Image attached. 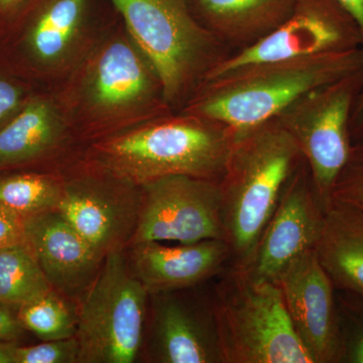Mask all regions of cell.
I'll return each instance as SVG.
<instances>
[{
    "instance_id": "obj_27",
    "label": "cell",
    "mask_w": 363,
    "mask_h": 363,
    "mask_svg": "<svg viewBox=\"0 0 363 363\" xmlns=\"http://www.w3.org/2000/svg\"><path fill=\"white\" fill-rule=\"evenodd\" d=\"M30 98L18 81L0 72V126L20 111Z\"/></svg>"
},
{
    "instance_id": "obj_9",
    "label": "cell",
    "mask_w": 363,
    "mask_h": 363,
    "mask_svg": "<svg viewBox=\"0 0 363 363\" xmlns=\"http://www.w3.org/2000/svg\"><path fill=\"white\" fill-rule=\"evenodd\" d=\"M88 162L63 177L56 210L104 259L128 247L140 217L142 187Z\"/></svg>"
},
{
    "instance_id": "obj_16",
    "label": "cell",
    "mask_w": 363,
    "mask_h": 363,
    "mask_svg": "<svg viewBox=\"0 0 363 363\" xmlns=\"http://www.w3.org/2000/svg\"><path fill=\"white\" fill-rule=\"evenodd\" d=\"M131 271L150 295L175 293L217 276L233 253L225 240H208L175 247L143 242L130 247Z\"/></svg>"
},
{
    "instance_id": "obj_33",
    "label": "cell",
    "mask_w": 363,
    "mask_h": 363,
    "mask_svg": "<svg viewBox=\"0 0 363 363\" xmlns=\"http://www.w3.org/2000/svg\"><path fill=\"white\" fill-rule=\"evenodd\" d=\"M16 345L9 341H0V363H14Z\"/></svg>"
},
{
    "instance_id": "obj_32",
    "label": "cell",
    "mask_w": 363,
    "mask_h": 363,
    "mask_svg": "<svg viewBox=\"0 0 363 363\" xmlns=\"http://www.w3.org/2000/svg\"><path fill=\"white\" fill-rule=\"evenodd\" d=\"M350 125L352 135L363 128V82L351 114Z\"/></svg>"
},
{
    "instance_id": "obj_29",
    "label": "cell",
    "mask_w": 363,
    "mask_h": 363,
    "mask_svg": "<svg viewBox=\"0 0 363 363\" xmlns=\"http://www.w3.org/2000/svg\"><path fill=\"white\" fill-rule=\"evenodd\" d=\"M23 325L6 308L0 305V341L13 342L23 333Z\"/></svg>"
},
{
    "instance_id": "obj_4",
    "label": "cell",
    "mask_w": 363,
    "mask_h": 363,
    "mask_svg": "<svg viewBox=\"0 0 363 363\" xmlns=\"http://www.w3.org/2000/svg\"><path fill=\"white\" fill-rule=\"evenodd\" d=\"M302 152L278 119L236 133L219 180L233 266L250 264Z\"/></svg>"
},
{
    "instance_id": "obj_2",
    "label": "cell",
    "mask_w": 363,
    "mask_h": 363,
    "mask_svg": "<svg viewBox=\"0 0 363 363\" xmlns=\"http://www.w3.org/2000/svg\"><path fill=\"white\" fill-rule=\"evenodd\" d=\"M64 109L94 142L174 112L161 79L128 33L109 35L79 62Z\"/></svg>"
},
{
    "instance_id": "obj_10",
    "label": "cell",
    "mask_w": 363,
    "mask_h": 363,
    "mask_svg": "<svg viewBox=\"0 0 363 363\" xmlns=\"http://www.w3.org/2000/svg\"><path fill=\"white\" fill-rule=\"evenodd\" d=\"M142 205L128 247L143 242L182 245L225 240L218 181L195 177H164L140 186Z\"/></svg>"
},
{
    "instance_id": "obj_24",
    "label": "cell",
    "mask_w": 363,
    "mask_h": 363,
    "mask_svg": "<svg viewBox=\"0 0 363 363\" xmlns=\"http://www.w3.org/2000/svg\"><path fill=\"white\" fill-rule=\"evenodd\" d=\"M341 363H363V296L336 290Z\"/></svg>"
},
{
    "instance_id": "obj_19",
    "label": "cell",
    "mask_w": 363,
    "mask_h": 363,
    "mask_svg": "<svg viewBox=\"0 0 363 363\" xmlns=\"http://www.w3.org/2000/svg\"><path fill=\"white\" fill-rule=\"evenodd\" d=\"M64 107L45 96L30 97L0 126V169L38 161L63 145L68 135Z\"/></svg>"
},
{
    "instance_id": "obj_1",
    "label": "cell",
    "mask_w": 363,
    "mask_h": 363,
    "mask_svg": "<svg viewBox=\"0 0 363 363\" xmlns=\"http://www.w3.org/2000/svg\"><path fill=\"white\" fill-rule=\"evenodd\" d=\"M236 131L186 111H174L95 140L88 162L143 186L183 175L218 181Z\"/></svg>"
},
{
    "instance_id": "obj_23",
    "label": "cell",
    "mask_w": 363,
    "mask_h": 363,
    "mask_svg": "<svg viewBox=\"0 0 363 363\" xmlns=\"http://www.w3.org/2000/svg\"><path fill=\"white\" fill-rule=\"evenodd\" d=\"M77 306L56 291L45 294L21 305L18 320L23 328L40 340L74 337L77 328Z\"/></svg>"
},
{
    "instance_id": "obj_18",
    "label": "cell",
    "mask_w": 363,
    "mask_h": 363,
    "mask_svg": "<svg viewBox=\"0 0 363 363\" xmlns=\"http://www.w3.org/2000/svg\"><path fill=\"white\" fill-rule=\"evenodd\" d=\"M297 0H191L215 39L234 52L264 40L293 13Z\"/></svg>"
},
{
    "instance_id": "obj_3",
    "label": "cell",
    "mask_w": 363,
    "mask_h": 363,
    "mask_svg": "<svg viewBox=\"0 0 363 363\" xmlns=\"http://www.w3.org/2000/svg\"><path fill=\"white\" fill-rule=\"evenodd\" d=\"M362 69V48L241 67L203 82L182 111L240 133L276 118L309 91Z\"/></svg>"
},
{
    "instance_id": "obj_5",
    "label": "cell",
    "mask_w": 363,
    "mask_h": 363,
    "mask_svg": "<svg viewBox=\"0 0 363 363\" xmlns=\"http://www.w3.org/2000/svg\"><path fill=\"white\" fill-rule=\"evenodd\" d=\"M126 30L161 79L174 111L188 104L231 52L196 16L191 0H111Z\"/></svg>"
},
{
    "instance_id": "obj_28",
    "label": "cell",
    "mask_w": 363,
    "mask_h": 363,
    "mask_svg": "<svg viewBox=\"0 0 363 363\" xmlns=\"http://www.w3.org/2000/svg\"><path fill=\"white\" fill-rule=\"evenodd\" d=\"M25 217L0 204V248L26 245Z\"/></svg>"
},
{
    "instance_id": "obj_22",
    "label": "cell",
    "mask_w": 363,
    "mask_h": 363,
    "mask_svg": "<svg viewBox=\"0 0 363 363\" xmlns=\"http://www.w3.org/2000/svg\"><path fill=\"white\" fill-rule=\"evenodd\" d=\"M63 190V177L16 174L0 177V204L23 216L56 210Z\"/></svg>"
},
{
    "instance_id": "obj_30",
    "label": "cell",
    "mask_w": 363,
    "mask_h": 363,
    "mask_svg": "<svg viewBox=\"0 0 363 363\" xmlns=\"http://www.w3.org/2000/svg\"><path fill=\"white\" fill-rule=\"evenodd\" d=\"M32 0H0V21L16 20Z\"/></svg>"
},
{
    "instance_id": "obj_25",
    "label": "cell",
    "mask_w": 363,
    "mask_h": 363,
    "mask_svg": "<svg viewBox=\"0 0 363 363\" xmlns=\"http://www.w3.org/2000/svg\"><path fill=\"white\" fill-rule=\"evenodd\" d=\"M352 138L350 159L334 184L331 201L363 214V128Z\"/></svg>"
},
{
    "instance_id": "obj_11",
    "label": "cell",
    "mask_w": 363,
    "mask_h": 363,
    "mask_svg": "<svg viewBox=\"0 0 363 363\" xmlns=\"http://www.w3.org/2000/svg\"><path fill=\"white\" fill-rule=\"evenodd\" d=\"M358 48H362L359 28L338 0H297L278 28L252 47L230 55L204 82L241 67Z\"/></svg>"
},
{
    "instance_id": "obj_6",
    "label": "cell",
    "mask_w": 363,
    "mask_h": 363,
    "mask_svg": "<svg viewBox=\"0 0 363 363\" xmlns=\"http://www.w3.org/2000/svg\"><path fill=\"white\" fill-rule=\"evenodd\" d=\"M209 312L221 363H314L276 281L233 266L215 286Z\"/></svg>"
},
{
    "instance_id": "obj_26",
    "label": "cell",
    "mask_w": 363,
    "mask_h": 363,
    "mask_svg": "<svg viewBox=\"0 0 363 363\" xmlns=\"http://www.w3.org/2000/svg\"><path fill=\"white\" fill-rule=\"evenodd\" d=\"M79 344L76 336L43 341L33 346H16L14 363H76Z\"/></svg>"
},
{
    "instance_id": "obj_14",
    "label": "cell",
    "mask_w": 363,
    "mask_h": 363,
    "mask_svg": "<svg viewBox=\"0 0 363 363\" xmlns=\"http://www.w3.org/2000/svg\"><path fill=\"white\" fill-rule=\"evenodd\" d=\"M26 245L52 290L80 304L104 259L57 210L25 217Z\"/></svg>"
},
{
    "instance_id": "obj_8",
    "label": "cell",
    "mask_w": 363,
    "mask_h": 363,
    "mask_svg": "<svg viewBox=\"0 0 363 363\" xmlns=\"http://www.w3.org/2000/svg\"><path fill=\"white\" fill-rule=\"evenodd\" d=\"M362 82L363 69L309 91L276 117L297 143L325 208L350 159L351 114Z\"/></svg>"
},
{
    "instance_id": "obj_7",
    "label": "cell",
    "mask_w": 363,
    "mask_h": 363,
    "mask_svg": "<svg viewBox=\"0 0 363 363\" xmlns=\"http://www.w3.org/2000/svg\"><path fill=\"white\" fill-rule=\"evenodd\" d=\"M150 293L125 250L112 252L77 307L80 363H133L142 350Z\"/></svg>"
},
{
    "instance_id": "obj_31",
    "label": "cell",
    "mask_w": 363,
    "mask_h": 363,
    "mask_svg": "<svg viewBox=\"0 0 363 363\" xmlns=\"http://www.w3.org/2000/svg\"><path fill=\"white\" fill-rule=\"evenodd\" d=\"M359 28L362 35V47L363 49V0H338Z\"/></svg>"
},
{
    "instance_id": "obj_20",
    "label": "cell",
    "mask_w": 363,
    "mask_h": 363,
    "mask_svg": "<svg viewBox=\"0 0 363 363\" xmlns=\"http://www.w3.org/2000/svg\"><path fill=\"white\" fill-rule=\"evenodd\" d=\"M315 250L336 290L363 296L362 213L339 203H329Z\"/></svg>"
},
{
    "instance_id": "obj_12",
    "label": "cell",
    "mask_w": 363,
    "mask_h": 363,
    "mask_svg": "<svg viewBox=\"0 0 363 363\" xmlns=\"http://www.w3.org/2000/svg\"><path fill=\"white\" fill-rule=\"evenodd\" d=\"M323 202L303 159L286 182L247 269L255 278L276 281L294 259L316 248L325 223Z\"/></svg>"
},
{
    "instance_id": "obj_13",
    "label": "cell",
    "mask_w": 363,
    "mask_h": 363,
    "mask_svg": "<svg viewBox=\"0 0 363 363\" xmlns=\"http://www.w3.org/2000/svg\"><path fill=\"white\" fill-rule=\"evenodd\" d=\"M294 329L314 363H341L336 289L316 250L294 259L276 279Z\"/></svg>"
},
{
    "instance_id": "obj_15",
    "label": "cell",
    "mask_w": 363,
    "mask_h": 363,
    "mask_svg": "<svg viewBox=\"0 0 363 363\" xmlns=\"http://www.w3.org/2000/svg\"><path fill=\"white\" fill-rule=\"evenodd\" d=\"M87 9L88 0H39L26 7L18 48L28 68L50 75L78 65Z\"/></svg>"
},
{
    "instance_id": "obj_17",
    "label": "cell",
    "mask_w": 363,
    "mask_h": 363,
    "mask_svg": "<svg viewBox=\"0 0 363 363\" xmlns=\"http://www.w3.org/2000/svg\"><path fill=\"white\" fill-rule=\"evenodd\" d=\"M154 297L150 351L162 363H221L210 312L205 316L171 293Z\"/></svg>"
},
{
    "instance_id": "obj_21",
    "label": "cell",
    "mask_w": 363,
    "mask_h": 363,
    "mask_svg": "<svg viewBox=\"0 0 363 363\" xmlns=\"http://www.w3.org/2000/svg\"><path fill=\"white\" fill-rule=\"evenodd\" d=\"M48 281L26 245L0 248V303L21 306L51 292Z\"/></svg>"
}]
</instances>
